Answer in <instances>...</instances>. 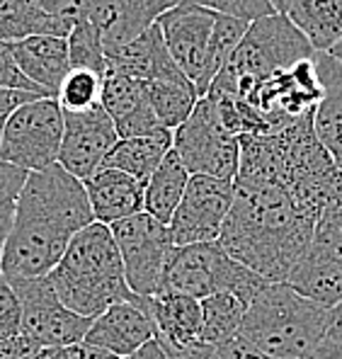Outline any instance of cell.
I'll list each match as a JSON object with an SVG mask.
<instances>
[{
	"mask_svg": "<svg viewBox=\"0 0 342 359\" xmlns=\"http://www.w3.org/2000/svg\"><path fill=\"white\" fill-rule=\"evenodd\" d=\"M233 204L219 243L267 282H287L311 248L315 219L277 180H233Z\"/></svg>",
	"mask_w": 342,
	"mask_h": 359,
	"instance_id": "6da1fadb",
	"label": "cell"
},
{
	"mask_svg": "<svg viewBox=\"0 0 342 359\" xmlns=\"http://www.w3.org/2000/svg\"><path fill=\"white\" fill-rule=\"evenodd\" d=\"M93 221L83 180L66 172L59 163L29 172L0 255V269L8 279L49 277L73 236Z\"/></svg>",
	"mask_w": 342,
	"mask_h": 359,
	"instance_id": "7a4b0ae2",
	"label": "cell"
},
{
	"mask_svg": "<svg viewBox=\"0 0 342 359\" xmlns=\"http://www.w3.org/2000/svg\"><path fill=\"white\" fill-rule=\"evenodd\" d=\"M49 279L63 304L86 318H97L112 304L139 297L126 284L112 229L100 221L73 236Z\"/></svg>",
	"mask_w": 342,
	"mask_h": 359,
	"instance_id": "3957f363",
	"label": "cell"
},
{
	"mask_svg": "<svg viewBox=\"0 0 342 359\" xmlns=\"http://www.w3.org/2000/svg\"><path fill=\"white\" fill-rule=\"evenodd\" d=\"M333 309L301 297L284 282H267L245 311L240 332L270 359H306L325 337Z\"/></svg>",
	"mask_w": 342,
	"mask_h": 359,
	"instance_id": "277c9868",
	"label": "cell"
},
{
	"mask_svg": "<svg viewBox=\"0 0 342 359\" xmlns=\"http://www.w3.org/2000/svg\"><path fill=\"white\" fill-rule=\"evenodd\" d=\"M313 56L315 49L311 41L287 15H267L248 25L240 44L235 46L207 93H226L245 100V95L272 73H280Z\"/></svg>",
	"mask_w": 342,
	"mask_h": 359,
	"instance_id": "5b68a950",
	"label": "cell"
},
{
	"mask_svg": "<svg viewBox=\"0 0 342 359\" xmlns=\"http://www.w3.org/2000/svg\"><path fill=\"white\" fill-rule=\"evenodd\" d=\"M265 284V277L233 260L224 245L214 241L177 248L160 292H180L199 301L212 294L228 292L250 306Z\"/></svg>",
	"mask_w": 342,
	"mask_h": 359,
	"instance_id": "8992f818",
	"label": "cell"
},
{
	"mask_svg": "<svg viewBox=\"0 0 342 359\" xmlns=\"http://www.w3.org/2000/svg\"><path fill=\"white\" fill-rule=\"evenodd\" d=\"M109 229L117 241L124 262V277L131 292L139 297H153L160 292L167 267L177 250L170 226L146 211H139L129 219L112 224Z\"/></svg>",
	"mask_w": 342,
	"mask_h": 359,
	"instance_id": "52a82bcc",
	"label": "cell"
},
{
	"mask_svg": "<svg viewBox=\"0 0 342 359\" xmlns=\"http://www.w3.org/2000/svg\"><path fill=\"white\" fill-rule=\"evenodd\" d=\"M63 139V109L59 100L39 97L5 114L0 161L27 172L44 170L59 161Z\"/></svg>",
	"mask_w": 342,
	"mask_h": 359,
	"instance_id": "ba28073f",
	"label": "cell"
},
{
	"mask_svg": "<svg viewBox=\"0 0 342 359\" xmlns=\"http://www.w3.org/2000/svg\"><path fill=\"white\" fill-rule=\"evenodd\" d=\"M172 151L185 163L189 175L235 180L238 172V136L226 131L207 95L197 100L192 114L172 131Z\"/></svg>",
	"mask_w": 342,
	"mask_h": 359,
	"instance_id": "9c48e42d",
	"label": "cell"
},
{
	"mask_svg": "<svg viewBox=\"0 0 342 359\" xmlns=\"http://www.w3.org/2000/svg\"><path fill=\"white\" fill-rule=\"evenodd\" d=\"M320 100H323V83L313 59L299 61L280 73H272L245 95V102L267 121L270 134L313 112Z\"/></svg>",
	"mask_w": 342,
	"mask_h": 359,
	"instance_id": "30bf717a",
	"label": "cell"
},
{
	"mask_svg": "<svg viewBox=\"0 0 342 359\" xmlns=\"http://www.w3.org/2000/svg\"><path fill=\"white\" fill-rule=\"evenodd\" d=\"M22 306V332L41 347H71L83 342L93 318L78 316L59 299L49 277H15L10 279Z\"/></svg>",
	"mask_w": 342,
	"mask_h": 359,
	"instance_id": "8fae6325",
	"label": "cell"
},
{
	"mask_svg": "<svg viewBox=\"0 0 342 359\" xmlns=\"http://www.w3.org/2000/svg\"><path fill=\"white\" fill-rule=\"evenodd\" d=\"M233 180L189 175L180 204L170 219V233L177 248L219 241L224 221L233 204Z\"/></svg>",
	"mask_w": 342,
	"mask_h": 359,
	"instance_id": "7c38bea8",
	"label": "cell"
},
{
	"mask_svg": "<svg viewBox=\"0 0 342 359\" xmlns=\"http://www.w3.org/2000/svg\"><path fill=\"white\" fill-rule=\"evenodd\" d=\"M217 10H209L194 0H180L163 15L156 25L160 27L167 54L182 68V73L197 86L209 54V41L217 25Z\"/></svg>",
	"mask_w": 342,
	"mask_h": 359,
	"instance_id": "4fadbf2b",
	"label": "cell"
},
{
	"mask_svg": "<svg viewBox=\"0 0 342 359\" xmlns=\"http://www.w3.org/2000/svg\"><path fill=\"white\" fill-rule=\"evenodd\" d=\"M117 141L114 121L102 104L88 112H63V139L56 163L73 177L88 180L104 165Z\"/></svg>",
	"mask_w": 342,
	"mask_h": 359,
	"instance_id": "5bb4252c",
	"label": "cell"
},
{
	"mask_svg": "<svg viewBox=\"0 0 342 359\" xmlns=\"http://www.w3.org/2000/svg\"><path fill=\"white\" fill-rule=\"evenodd\" d=\"M156 337V323L149 313V297L119 301L93 318L83 340L117 357H131L139 347Z\"/></svg>",
	"mask_w": 342,
	"mask_h": 359,
	"instance_id": "9a60e30c",
	"label": "cell"
},
{
	"mask_svg": "<svg viewBox=\"0 0 342 359\" xmlns=\"http://www.w3.org/2000/svg\"><path fill=\"white\" fill-rule=\"evenodd\" d=\"M100 104L112 117L119 139H134V136L156 134L165 129L153 112L149 83L139 78L104 71Z\"/></svg>",
	"mask_w": 342,
	"mask_h": 359,
	"instance_id": "2e32d148",
	"label": "cell"
},
{
	"mask_svg": "<svg viewBox=\"0 0 342 359\" xmlns=\"http://www.w3.org/2000/svg\"><path fill=\"white\" fill-rule=\"evenodd\" d=\"M15 63L29 83H34L46 97L59 95L63 78L71 71L68 39L56 34H34L10 44Z\"/></svg>",
	"mask_w": 342,
	"mask_h": 359,
	"instance_id": "e0dca14e",
	"label": "cell"
},
{
	"mask_svg": "<svg viewBox=\"0 0 342 359\" xmlns=\"http://www.w3.org/2000/svg\"><path fill=\"white\" fill-rule=\"evenodd\" d=\"M83 187L88 192L95 221L104 226H112L144 211L146 182L117 168H100L95 175L83 180Z\"/></svg>",
	"mask_w": 342,
	"mask_h": 359,
	"instance_id": "ac0fdd59",
	"label": "cell"
},
{
	"mask_svg": "<svg viewBox=\"0 0 342 359\" xmlns=\"http://www.w3.org/2000/svg\"><path fill=\"white\" fill-rule=\"evenodd\" d=\"M149 313L156 323V340L163 347H187L202 342V301L180 292L149 297Z\"/></svg>",
	"mask_w": 342,
	"mask_h": 359,
	"instance_id": "d6986e66",
	"label": "cell"
},
{
	"mask_svg": "<svg viewBox=\"0 0 342 359\" xmlns=\"http://www.w3.org/2000/svg\"><path fill=\"white\" fill-rule=\"evenodd\" d=\"M104 59H107L104 71L122 73V76L139 78V81L146 83L156 81V78L165 76L167 71L177 68V63L167 54L160 27L156 22L151 27H146L139 36H134V39L104 51Z\"/></svg>",
	"mask_w": 342,
	"mask_h": 359,
	"instance_id": "ffe728a7",
	"label": "cell"
},
{
	"mask_svg": "<svg viewBox=\"0 0 342 359\" xmlns=\"http://www.w3.org/2000/svg\"><path fill=\"white\" fill-rule=\"evenodd\" d=\"M313 61L323 83V100L315 107L313 129L335 165L342 170V63L325 51H315Z\"/></svg>",
	"mask_w": 342,
	"mask_h": 359,
	"instance_id": "44dd1931",
	"label": "cell"
},
{
	"mask_svg": "<svg viewBox=\"0 0 342 359\" xmlns=\"http://www.w3.org/2000/svg\"><path fill=\"white\" fill-rule=\"evenodd\" d=\"M284 284L325 309H335L342 301V269L328 252L313 243Z\"/></svg>",
	"mask_w": 342,
	"mask_h": 359,
	"instance_id": "7402d4cb",
	"label": "cell"
},
{
	"mask_svg": "<svg viewBox=\"0 0 342 359\" xmlns=\"http://www.w3.org/2000/svg\"><path fill=\"white\" fill-rule=\"evenodd\" d=\"M172 149V131L163 129L156 134L134 136V139H119L114 149L107 153L102 168H117L122 172H129L131 177L149 182V177L156 172V168L163 163V158Z\"/></svg>",
	"mask_w": 342,
	"mask_h": 359,
	"instance_id": "603a6c76",
	"label": "cell"
},
{
	"mask_svg": "<svg viewBox=\"0 0 342 359\" xmlns=\"http://www.w3.org/2000/svg\"><path fill=\"white\" fill-rule=\"evenodd\" d=\"M287 18L303 32L315 51L328 54L342 41V0H294Z\"/></svg>",
	"mask_w": 342,
	"mask_h": 359,
	"instance_id": "cb8c5ba5",
	"label": "cell"
},
{
	"mask_svg": "<svg viewBox=\"0 0 342 359\" xmlns=\"http://www.w3.org/2000/svg\"><path fill=\"white\" fill-rule=\"evenodd\" d=\"M189 182V170L185 163L180 161L175 151L170 149L163 163L156 168V172L146 182L144 192V211L156 216L163 224H170L172 214H175L177 204H180L185 187Z\"/></svg>",
	"mask_w": 342,
	"mask_h": 359,
	"instance_id": "d4e9b609",
	"label": "cell"
},
{
	"mask_svg": "<svg viewBox=\"0 0 342 359\" xmlns=\"http://www.w3.org/2000/svg\"><path fill=\"white\" fill-rule=\"evenodd\" d=\"M149 93L158 121L170 131H175L192 114L194 104L199 100L197 86L182 73L180 66L167 71L165 76L151 81Z\"/></svg>",
	"mask_w": 342,
	"mask_h": 359,
	"instance_id": "484cf974",
	"label": "cell"
},
{
	"mask_svg": "<svg viewBox=\"0 0 342 359\" xmlns=\"http://www.w3.org/2000/svg\"><path fill=\"white\" fill-rule=\"evenodd\" d=\"M71 29L73 25L44 13L34 0H0V41L5 44L34 34L68 36Z\"/></svg>",
	"mask_w": 342,
	"mask_h": 359,
	"instance_id": "4316f807",
	"label": "cell"
},
{
	"mask_svg": "<svg viewBox=\"0 0 342 359\" xmlns=\"http://www.w3.org/2000/svg\"><path fill=\"white\" fill-rule=\"evenodd\" d=\"M245 311H248V304L228 292L202 299V342L219 347L235 337L243 325Z\"/></svg>",
	"mask_w": 342,
	"mask_h": 359,
	"instance_id": "83f0119b",
	"label": "cell"
},
{
	"mask_svg": "<svg viewBox=\"0 0 342 359\" xmlns=\"http://www.w3.org/2000/svg\"><path fill=\"white\" fill-rule=\"evenodd\" d=\"M250 22L238 18H231V15H217V25H214V34L212 41H209V54H207V63H204V71L197 81V93L199 97L207 95L212 81L219 76V71L226 66V61L231 59V54L235 51V46L240 44L245 29H248Z\"/></svg>",
	"mask_w": 342,
	"mask_h": 359,
	"instance_id": "f1b7e54d",
	"label": "cell"
},
{
	"mask_svg": "<svg viewBox=\"0 0 342 359\" xmlns=\"http://www.w3.org/2000/svg\"><path fill=\"white\" fill-rule=\"evenodd\" d=\"M102 95V73L90 68H71L59 88V100L63 112H88L100 104Z\"/></svg>",
	"mask_w": 342,
	"mask_h": 359,
	"instance_id": "f546056e",
	"label": "cell"
},
{
	"mask_svg": "<svg viewBox=\"0 0 342 359\" xmlns=\"http://www.w3.org/2000/svg\"><path fill=\"white\" fill-rule=\"evenodd\" d=\"M68 59L71 68H90L104 76L107 59H104V41L102 32L93 20H78L73 29L68 32Z\"/></svg>",
	"mask_w": 342,
	"mask_h": 359,
	"instance_id": "4dcf8cb0",
	"label": "cell"
},
{
	"mask_svg": "<svg viewBox=\"0 0 342 359\" xmlns=\"http://www.w3.org/2000/svg\"><path fill=\"white\" fill-rule=\"evenodd\" d=\"M27 175L29 172L22 170V168L0 161V255H3L10 231H13L20 192H22L25 182H27Z\"/></svg>",
	"mask_w": 342,
	"mask_h": 359,
	"instance_id": "1f68e13d",
	"label": "cell"
},
{
	"mask_svg": "<svg viewBox=\"0 0 342 359\" xmlns=\"http://www.w3.org/2000/svg\"><path fill=\"white\" fill-rule=\"evenodd\" d=\"M313 245L325 250L342 269V209L340 211H323L315 221L313 229Z\"/></svg>",
	"mask_w": 342,
	"mask_h": 359,
	"instance_id": "d6a6232c",
	"label": "cell"
},
{
	"mask_svg": "<svg viewBox=\"0 0 342 359\" xmlns=\"http://www.w3.org/2000/svg\"><path fill=\"white\" fill-rule=\"evenodd\" d=\"M194 3L204 5L209 10H217L221 15L245 20V22H255V20L277 13L270 0H194Z\"/></svg>",
	"mask_w": 342,
	"mask_h": 359,
	"instance_id": "836d02e7",
	"label": "cell"
},
{
	"mask_svg": "<svg viewBox=\"0 0 342 359\" xmlns=\"http://www.w3.org/2000/svg\"><path fill=\"white\" fill-rule=\"evenodd\" d=\"M22 332V306L10 279L0 269V340Z\"/></svg>",
	"mask_w": 342,
	"mask_h": 359,
	"instance_id": "e575fe53",
	"label": "cell"
},
{
	"mask_svg": "<svg viewBox=\"0 0 342 359\" xmlns=\"http://www.w3.org/2000/svg\"><path fill=\"white\" fill-rule=\"evenodd\" d=\"M44 13L54 15L68 25H76L78 20H86L97 10L102 0H34Z\"/></svg>",
	"mask_w": 342,
	"mask_h": 359,
	"instance_id": "d590c367",
	"label": "cell"
},
{
	"mask_svg": "<svg viewBox=\"0 0 342 359\" xmlns=\"http://www.w3.org/2000/svg\"><path fill=\"white\" fill-rule=\"evenodd\" d=\"M0 88H10V90H25V93H36L41 97H46L34 83H29L27 78L22 76V71L18 68L13 56V49L10 44L0 41Z\"/></svg>",
	"mask_w": 342,
	"mask_h": 359,
	"instance_id": "8d00e7d4",
	"label": "cell"
},
{
	"mask_svg": "<svg viewBox=\"0 0 342 359\" xmlns=\"http://www.w3.org/2000/svg\"><path fill=\"white\" fill-rule=\"evenodd\" d=\"M212 359H270V357L257 350V347L245 340L243 335H235V337H231V340H226L224 345L214 347Z\"/></svg>",
	"mask_w": 342,
	"mask_h": 359,
	"instance_id": "74e56055",
	"label": "cell"
},
{
	"mask_svg": "<svg viewBox=\"0 0 342 359\" xmlns=\"http://www.w3.org/2000/svg\"><path fill=\"white\" fill-rule=\"evenodd\" d=\"M39 347H41L39 342L32 340L25 332L13 337H3L0 340V359H29Z\"/></svg>",
	"mask_w": 342,
	"mask_h": 359,
	"instance_id": "f35d334b",
	"label": "cell"
},
{
	"mask_svg": "<svg viewBox=\"0 0 342 359\" xmlns=\"http://www.w3.org/2000/svg\"><path fill=\"white\" fill-rule=\"evenodd\" d=\"M167 352L170 359H212L214 357V347L207 342H194L187 347H163Z\"/></svg>",
	"mask_w": 342,
	"mask_h": 359,
	"instance_id": "ab89813d",
	"label": "cell"
},
{
	"mask_svg": "<svg viewBox=\"0 0 342 359\" xmlns=\"http://www.w3.org/2000/svg\"><path fill=\"white\" fill-rule=\"evenodd\" d=\"M39 97H41V95H36V93L0 88V114H10L15 107H20L22 102H32V100H39Z\"/></svg>",
	"mask_w": 342,
	"mask_h": 359,
	"instance_id": "60d3db41",
	"label": "cell"
},
{
	"mask_svg": "<svg viewBox=\"0 0 342 359\" xmlns=\"http://www.w3.org/2000/svg\"><path fill=\"white\" fill-rule=\"evenodd\" d=\"M68 352H71V359H122L117 355H112V352L102 350V347H95L90 342H76V345L68 347Z\"/></svg>",
	"mask_w": 342,
	"mask_h": 359,
	"instance_id": "b9f144b4",
	"label": "cell"
},
{
	"mask_svg": "<svg viewBox=\"0 0 342 359\" xmlns=\"http://www.w3.org/2000/svg\"><path fill=\"white\" fill-rule=\"evenodd\" d=\"M306 359H342V342L335 337H323Z\"/></svg>",
	"mask_w": 342,
	"mask_h": 359,
	"instance_id": "7bdbcfd3",
	"label": "cell"
},
{
	"mask_svg": "<svg viewBox=\"0 0 342 359\" xmlns=\"http://www.w3.org/2000/svg\"><path fill=\"white\" fill-rule=\"evenodd\" d=\"M126 359H170V357H167V352L163 350V345L153 337V340L146 342L144 347H139V350H136L134 355L126 357Z\"/></svg>",
	"mask_w": 342,
	"mask_h": 359,
	"instance_id": "ee69618b",
	"label": "cell"
},
{
	"mask_svg": "<svg viewBox=\"0 0 342 359\" xmlns=\"http://www.w3.org/2000/svg\"><path fill=\"white\" fill-rule=\"evenodd\" d=\"M29 359H71V352H68V347L46 345V347H39Z\"/></svg>",
	"mask_w": 342,
	"mask_h": 359,
	"instance_id": "f6af8a7d",
	"label": "cell"
},
{
	"mask_svg": "<svg viewBox=\"0 0 342 359\" xmlns=\"http://www.w3.org/2000/svg\"><path fill=\"white\" fill-rule=\"evenodd\" d=\"M325 337H335V340L342 342V301L333 309V313H330V325Z\"/></svg>",
	"mask_w": 342,
	"mask_h": 359,
	"instance_id": "bcb514c9",
	"label": "cell"
},
{
	"mask_svg": "<svg viewBox=\"0 0 342 359\" xmlns=\"http://www.w3.org/2000/svg\"><path fill=\"white\" fill-rule=\"evenodd\" d=\"M272 3V8L277 10V13H282V15H287V10H289V5L294 3V0H270Z\"/></svg>",
	"mask_w": 342,
	"mask_h": 359,
	"instance_id": "7dc6e473",
	"label": "cell"
},
{
	"mask_svg": "<svg viewBox=\"0 0 342 359\" xmlns=\"http://www.w3.org/2000/svg\"><path fill=\"white\" fill-rule=\"evenodd\" d=\"M328 54H330V56H333V59H335V61H340V63H342V41H338V44H335V46H333V49H330V51H328Z\"/></svg>",
	"mask_w": 342,
	"mask_h": 359,
	"instance_id": "c3c4849f",
	"label": "cell"
},
{
	"mask_svg": "<svg viewBox=\"0 0 342 359\" xmlns=\"http://www.w3.org/2000/svg\"><path fill=\"white\" fill-rule=\"evenodd\" d=\"M3 126H5V114H0V144H3Z\"/></svg>",
	"mask_w": 342,
	"mask_h": 359,
	"instance_id": "681fc988",
	"label": "cell"
},
{
	"mask_svg": "<svg viewBox=\"0 0 342 359\" xmlns=\"http://www.w3.org/2000/svg\"><path fill=\"white\" fill-rule=\"evenodd\" d=\"M177 3H180V0H177Z\"/></svg>",
	"mask_w": 342,
	"mask_h": 359,
	"instance_id": "f907efd6",
	"label": "cell"
}]
</instances>
